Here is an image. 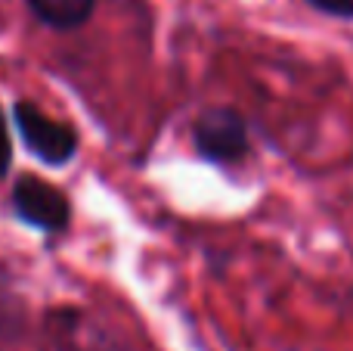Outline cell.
I'll return each mask as SVG.
<instances>
[{
  "label": "cell",
  "instance_id": "6da1fadb",
  "mask_svg": "<svg viewBox=\"0 0 353 351\" xmlns=\"http://www.w3.org/2000/svg\"><path fill=\"white\" fill-rule=\"evenodd\" d=\"M192 149L199 159L220 168H236L251 155L248 122L232 106H208L192 118Z\"/></svg>",
  "mask_w": 353,
  "mask_h": 351
},
{
  "label": "cell",
  "instance_id": "7a4b0ae2",
  "mask_svg": "<svg viewBox=\"0 0 353 351\" xmlns=\"http://www.w3.org/2000/svg\"><path fill=\"white\" fill-rule=\"evenodd\" d=\"M12 118L16 128L22 134L25 146L43 162V165L62 168L74 159L78 153V131L72 124L59 122V118L47 115L41 106H34L31 99H19L12 106Z\"/></svg>",
  "mask_w": 353,
  "mask_h": 351
},
{
  "label": "cell",
  "instance_id": "3957f363",
  "mask_svg": "<svg viewBox=\"0 0 353 351\" xmlns=\"http://www.w3.org/2000/svg\"><path fill=\"white\" fill-rule=\"evenodd\" d=\"M12 209L28 227H37L43 234H62L72 221V205H68L65 193L56 190L53 184L25 174L12 187Z\"/></svg>",
  "mask_w": 353,
  "mask_h": 351
},
{
  "label": "cell",
  "instance_id": "277c9868",
  "mask_svg": "<svg viewBox=\"0 0 353 351\" xmlns=\"http://www.w3.org/2000/svg\"><path fill=\"white\" fill-rule=\"evenodd\" d=\"M25 3L47 28L56 31L81 28L97 10V0H25Z\"/></svg>",
  "mask_w": 353,
  "mask_h": 351
},
{
  "label": "cell",
  "instance_id": "5b68a950",
  "mask_svg": "<svg viewBox=\"0 0 353 351\" xmlns=\"http://www.w3.org/2000/svg\"><path fill=\"white\" fill-rule=\"evenodd\" d=\"M310 10L323 12V16L341 19V22H353V0H304Z\"/></svg>",
  "mask_w": 353,
  "mask_h": 351
},
{
  "label": "cell",
  "instance_id": "8992f818",
  "mask_svg": "<svg viewBox=\"0 0 353 351\" xmlns=\"http://www.w3.org/2000/svg\"><path fill=\"white\" fill-rule=\"evenodd\" d=\"M12 165V140H10V124H6V115L0 109V178L10 174Z\"/></svg>",
  "mask_w": 353,
  "mask_h": 351
},
{
  "label": "cell",
  "instance_id": "52a82bcc",
  "mask_svg": "<svg viewBox=\"0 0 353 351\" xmlns=\"http://www.w3.org/2000/svg\"><path fill=\"white\" fill-rule=\"evenodd\" d=\"M347 298H350V302H353V290H350V292H347Z\"/></svg>",
  "mask_w": 353,
  "mask_h": 351
}]
</instances>
